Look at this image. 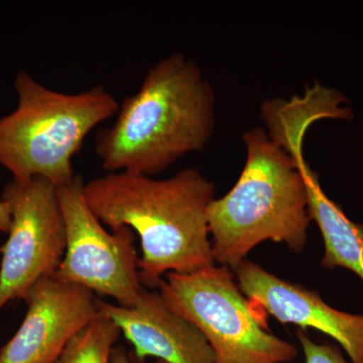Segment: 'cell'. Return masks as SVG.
I'll list each match as a JSON object with an SVG mask.
<instances>
[{"mask_svg":"<svg viewBox=\"0 0 363 363\" xmlns=\"http://www.w3.org/2000/svg\"><path fill=\"white\" fill-rule=\"evenodd\" d=\"M297 337L304 353L303 363H348L337 346L314 342L303 330L297 331Z\"/></svg>","mask_w":363,"mask_h":363,"instance_id":"13","label":"cell"},{"mask_svg":"<svg viewBox=\"0 0 363 363\" xmlns=\"http://www.w3.org/2000/svg\"><path fill=\"white\" fill-rule=\"evenodd\" d=\"M98 310L111 318L133 346L135 357L168 363H216L213 350L197 328L173 311L160 292L143 291L131 308L97 300Z\"/></svg>","mask_w":363,"mask_h":363,"instance_id":"11","label":"cell"},{"mask_svg":"<svg viewBox=\"0 0 363 363\" xmlns=\"http://www.w3.org/2000/svg\"><path fill=\"white\" fill-rule=\"evenodd\" d=\"M159 290L204 335L216 363H290L298 357L294 344L269 331L266 312L243 295L230 267L169 272Z\"/></svg>","mask_w":363,"mask_h":363,"instance_id":"5","label":"cell"},{"mask_svg":"<svg viewBox=\"0 0 363 363\" xmlns=\"http://www.w3.org/2000/svg\"><path fill=\"white\" fill-rule=\"evenodd\" d=\"M23 300L25 319L0 350V363H55L72 339L100 315L92 291L56 274L38 279Z\"/></svg>","mask_w":363,"mask_h":363,"instance_id":"9","label":"cell"},{"mask_svg":"<svg viewBox=\"0 0 363 363\" xmlns=\"http://www.w3.org/2000/svg\"><path fill=\"white\" fill-rule=\"evenodd\" d=\"M241 292L283 324L312 328L330 336L351 363H363V315L339 311L315 291L286 281L245 259L230 267Z\"/></svg>","mask_w":363,"mask_h":363,"instance_id":"10","label":"cell"},{"mask_svg":"<svg viewBox=\"0 0 363 363\" xmlns=\"http://www.w3.org/2000/svg\"><path fill=\"white\" fill-rule=\"evenodd\" d=\"M84 196L104 225L138 234L145 288L159 289L169 272L193 274L216 264L207 218L215 186L199 169H181L164 180L133 172L107 173L85 182Z\"/></svg>","mask_w":363,"mask_h":363,"instance_id":"1","label":"cell"},{"mask_svg":"<svg viewBox=\"0 0 363 363\" xmlns=\"http://www.w3.org/2000/svg\"><path fill=\"white\" fill-rule=\"evenodd\" d=\"M82 177L57 188L66 227V250L56 274L95 295L131 308L145 290L140 281L135 233L121 227L108 233L88 206Z\"/></svg>","mask_w":363,"mask_h":363,"instance_id":"6","label":"cell"},{"mask_svg":"<svg viewBox=\"0 0 363 363\" xmlns=\"http://www.w3.org/2000/svg\"><path fill=\"white\" fill-rule=\"evenodd\" d=\"M247 161L233 188L208 208L212 252L219 266L231 267L264 241L285 243L301 252L311 218L297 162L262 128L243 135Z\"/></svg>","mask_w":363,"mask_h":363,"instance_id":"3","label":"cell"},{"mask_svg":"<svg viewBox=\"0 0 363 363\" xmlns=\"http://www.w3.org/2000/svg\"><path fill=\"white\" fill-rule=\"evenodd\" d=\"M111 363H130L128 360V354H126L125 350L123 347L114 348L113 352H112ZM157 363H168L159 360Z\"/></svg>","mask_w":363,"mask_h":363,"instance_id":"15","label":"cell"},{"mask_svg":"<svg viewBox=\"0 0 363 363\" xmlns=\"http://www.w3.org/2000/svg\"><path fill=\"white\" fill-rule=\"evenodd\" d=\"M116 114L111 126L97 133L102 168L154 177L207 147L215 128V92L195 61L174 52L150 69Z\"/></svg>","mask_w":363,"mask_h":363,"instance_id":"2","label":"cell"},{"mask_svg":"<svg viewBox=\"0 0 363 363\" xmlns=\"http://www.w3.org/2000/svg\"><path fill=\"white\" fill-rule=\"evenodd\" d=\"M11 226V214L9 205L0 199V233H9Z\"/></svg>","mask_w":363,"mask_h":363,"instance_id":"14","label":"cell"},{"mask_svg":"<svg viewBox=\"0 0 363 363\" xmlns=\"http://www.w3.org/2000/svg\"><path fill=\"white\" fill-rule=\"evenodd\" d=\"M262 118L272 140L292 155L302 174L310 218L316 222L323 238L322 267H344L363 281V224L351 221L340 205L325 194L319 176L303 156L308 128L322 118L319 107L305 98L279 99L262 109Z\"/></svg>","mask_w":363,"mask_h":363,"instance_id":"8","label":"cell"},{"mask_svg":"<svg viewBox=\"0 0 363 363\" xmlns=\"http://www.w3.org/2000/svg\"><path fill=\"white\" fill-rule=\"evenodd\" d=\"M9 205L11 226L1 252L0 309L26 292L40 278L58 271L66 250V227L58 192L40 177L9 182L1 198Z\"/></svg>","mask_w":363,"mask_h":363,"instance_id":"7","label":"cell"},{"mask_svg":"<svg viewBox=\"0 0 363 363\" xmlns=\"http://www.w3.org/2000/svg\"><path fill=\"white\" fill-rule=\"evenodd\" d=\"M121 333L111 318L100 313L72 339L55 363H111L114 344Z\"/></svg>","mask_w":363,"mask_h":363,"instance_id":"12","label":"cell"},{"mask_svg":"<svg viewBox=\"0 0 363 363\" xmlns=\"http://www.w3.org/2000/svg\"><path fill=\"white\" fill-rule=\"evenodd\" d=\"M18 106L0 117V166L13 178L40 177L55 187L76 176L73 159L88 135L116 116L119 104L104 86L63 93L28 72L14 78Z\"/></svg>","mask_w":363,"mask_h":363,"instance_id":"4","label":"cell"}]
</instances>
